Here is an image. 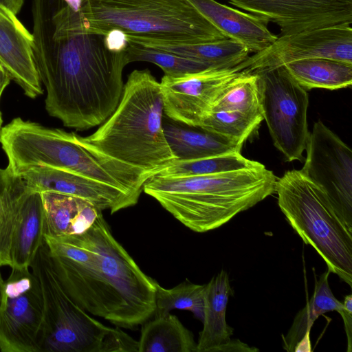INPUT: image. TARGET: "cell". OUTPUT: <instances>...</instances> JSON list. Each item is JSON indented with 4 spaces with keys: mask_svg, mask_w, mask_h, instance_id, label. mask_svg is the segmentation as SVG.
I'll return each instance as SVG.
<instances>
[{
    "mask_svg": "<svg viewBox=\"0 0 352 352\" xmlns=\"http://www.w3.org/2000/svg\"><path fill=\"white\" fill-rule=\"evenodd\" d=\"M241 63L178 76L164 75L160 82L164 113L175 122L199 127L228 85L243 72Z\"/></svg>",
    "mask_w": 352,
    "mask_h": 352,
    "instance_id": "7c38bea8",
    "label": "cell"
},
{
    "mask_svg": "<svg viewBox=\"0 0 352 352\" xmlns=\"http://www.w3.org/2000/svg\"><path fill=\"white\" fill-rule=\"evenodd\" d=\"M310 330L307 331L302 339L296 344L294 351L295 352H309L311 351L310 343Z\"/></svg>",
    "mask_w": 352,
    "mask_h": 352,
    "instance_id": "d590c367",
    "label": "cell"
},
{
    "mask_svg": "<svg viewBox=\"0 0 352 352\" xmlns=\"http://www.w3.org/2000/svg\"><path fill=\"white\" fill-rule=\"evenodd\" d=\"M164 114L160 83L148 69H135L113 113L80 139L96 151L155 175L177 161L164 135Z\"/></svg>",
    "mask_w": 352,
    "mask_h": 352,
    "instance_id": "5b68a950",
    "label": "cell"
},
{
    "mask_svg": "<svg viewBox=\"0 0 352 352\" xmlns=\"http://www.w3.org/2000/svg\"><path fill=\"white\" fill-rule=\"evenodd\" d=\"M155 309L153 317L168 314L171 310L191 311L202 321L204 316L205 285H197L185 280L178 285L166 289L155 280Z\"/></svg>",
    "mask_w": 352,
    "mask_h": 352,
    "instance_id": "83f0119b",
    "label": "cell"
},
{
    "mask_svg": "<svg viewBox=\"0 0 352 352\" xmlns=\"http://www.w3.org/2000/svg\"><path fill=\"white\" fill-rule=\"evenodd\" d=\"M258 351V349L251 347L239 339H230L227 342L214 348L212 352H255Z\"/></svg>",
    "mask_w": 352,
    "mask_h": 352,
    "instance_id": "836d02e7",
    "label": "cell"
},
{
    "mask_svg": "<svg viewBox=\"0 0 352 352\" xmlns=\"http://www.w3.org/2000/svg\"><path fill=\"white\" fill-rule=\"evenodd\" d=\"M19 177L32 191L82 198L102 211L109 210L111 214L135 205L139 199V197L122 189L59 168L36 166Z\"/></svg>",
    "mask_w": 352,
    "mask_h": 352,
    "instance_id": "9a60e30c",
    "label": "cell"
},
{
    "mask_svg": "<svg viewBox=\"0 0 352 352\" xmlns=\"http://www.w3.org/2000/svg\"><path fill=\"white\" fill-rule=\"evenodd\" d=\"M187 1L226 38L242 44L250 53L264 50L278 38L267 23L254 14L215 0Z\"/></svg>",
    "mask_w": 352,
    "mask_h": 352,
    "instance_id": "e0dca14e",
    "label": "cell"
},
{
    "mask_svg": "<svg viewBox=\"0 0 352 352\" xmlns=\"http://www.w3.org/2000/svg\"><path fill=\"white\" fill-rule=\"evenodd\" d=\"M41 193L45 234L52 236L80 234L91 226L102 212L82 198L52 192Z\"/></svg>",
    "mask_w": 352,
    "mask_h": 352,
    "instance_id": "ffe728a7",
    "label": "cell"
},
{
    "mask_svg": "<svg viewBox=\"0 0 352 352\" xmlns=\"http://www.w3.org/2000/svg\"><path fill=\"white\" fill-rule=\"evenodd\" d=\"M302 175L329 199L352 226V151L336 133L318 120L309 132Z\"/></svg>",
    "mask_w": 352,
    "mask_h": 352,
    "instance_id": "8fae6325",
    "label": "cell"
},
{
    "mask_svg": "<svg viewBox=\"0 0 352 352\" xmlns=\"http://www.w3.org/2000/svg\"><path fill=\"white\" fill-rule=\"evenodd\" d=\"M9 171L20 176L36 166L59 168L109 184L140 197L152 174L96 151L80 135L15 118L0 131Z\"/></svg>",
    "mask_w": 352,
    "mask_h": 352,
    "instance_id": "277c9868",
    "label": "cell"
},
{
    "mask_svg": "<svg viewBox=\"0 0 352 352\" xmlns=\"http://www.w3.org/2000/svg\"><path fill=\"white\" fill-rule=\"evenodd\" d=\"M12 80L11 76L8 72L0 64V100L4 89Z\"/></svg>",
    "mask_w": 352,
    "mask_h": 352,
    "instance_id": "8d00e7d4",
    "label": "cell"
},
{
    "mask_svg": "<svg viewBox=\"0 0 352 352\" xmlns=\"http://www.w3.org/2000/svg\"><path fill=\"white\" fill-rule=\"evenodd\" d=\"M267 23L280 36L352 23V0H227Z\"/></svg>",
    "mask_w": 352,
    "mask_h": 352,
    "instance_id": "5bb4252c",
    "label": "cell"
},
{
    "mask_svg": "<svg viewBox=\"0 0 352 352\" xmlns=\"http://www.w3.org/2000/svg\"><path fill=\"white\" fill-rule=\"evenodd\" d=\"M142 324L138 352H197L193 334L175 315L154 317Z\"/></svg>",
    "mask_w": 352,
    "mask_h": 352,
    "instance_id": "cb8c5ba5",
    "label": "cell"
},
{
    "mask_svg": "<svg viewBox=\"0 0 352 352\" xmlns=\"http://www.w3.org/2000/svg\"><path fill=\"white\" fill-rule=\"evenodd\" d=\"M344 307L338 313L343 319L345 332L347 338V351H352V295L344 297Z\"/></svg>",
    "mask_w": 352,
    "mask_h": 352,
    "instance_id": "1f68e13d",
    "label": "cell"
},
{
    "mask_svg": "<svg viewBox=\"0 0 352 352\" xmlns=\"http://www.w3.org/2000/svg\"><path fill=\"white\" fill-rule=\"evenodd\" d=\"M0 300V351L42 352L43 303L30 269H11Z\"/></svg>",
    "mask_w": 352,
    "mask_h": 352,
    "instance_id": "30bf717a",
    "label": "cell"
},
{
    "mask_svg": "<svg viewBox=\"0 0 352 352\" xmlns=\"http://www.w3.org/2000/svg\"><path fill=\"white\" fill-rule=\"evenodd\" d=\"M45 233V218L41 193L28 189L24 184L11 241V269H30L38 249L44 243Z\"/></svg>",
    "mask_w": 352,
    "mask_h": 352,
    "instance_id": "ac0fdd59",
    "label": "cell"
},
{
    "mask_svg": "<svg viewBox=\"0 0 352 352\" xmlns=\"http://www.w3.org/2000/svg\"><path fill=\"white\" fill-rule=\"evenodd\" d=\"M278 204L305 243L321 256L327 269L352 287V226L328 197L300 170L276 179Z\"/></svg>",
    "mask_w": 352,
    "mask_h": 352,
    "instance_id": "52a82bcc",
    "label": "cell"
},
{
    "mask_svg": "<svg viewBox=\"0 0 352 352\" xmlns=\"http://www.w3.org/2000/svg\"><path fill=\"white\" fill-rule=\"evenodd\" d=\"M126 49L129 63L145 61L160 67L164 75L178 76L214 69L203 62L184 57L162 50L127 42Z\"/></svg>",
    "mask_w": 352,
    "mask_h": 352,
    "instance_id": "f546056e",
    "label": "cell"
},
{
    "mask_svg": "<svg viewBox=\"0 0 352 352\" xmlns=\"http://www.w3.org/2000/svg\"><path fill=\"white\" fill-rule=\"evenodd\" d=\"M87 31L118 30L138 38L201 43L226 38L187 0H82L79 10Z\"/></svg>",
    "mask_w": 352,
    "mask_h": 352,
    "instance_id": "8992f818",
    "label": "cell"
},
{
    "mask_svg": "<svg viewBox=\"0 0 352 352\" xmlns=\"http://www.w3.org/2000/svg\"><path fill=\"white\" fill-rule=\"evenodd\" d=\"M281 66L305 89L335 90L352 85V64L347 63L329 58H309Z\"/></svg>",
    "mask_w": 352,
    "mask_h": 352,
    "instance_id": "603a6c76",
    "label": "cell"
},
{
    "mask_svg": "<svg viewBox=\"0 0 352 352\" xmlns=\"http://www.w3.org/2000/svg\"><path fill=\"white\" fill-rule=\"evenodd\" d=\"M263 120L287 162L301 161L309 131V95L283 66L256 71Z\"/></svg>",
    "mask_w": 352,
    "mask_h": 352,
    "instance_id": "9c48e42d",
    "label": "cell"
},
{
    "mask_svg": "<svg viewBox=\"0 0 352 352\" xmlns=\"http://www.w3.org/2000/svg\"><path fill=\"white\" fill-rule=\"evenodd\" d=\"M30 270L43 303L42 352H114L120 328L103 324L74 301L56 275L45 241Z\"/></svg>",
    "mask_w": 352,
    "mask_h": 352,
    "instance_id": "ba28073f",
    "label": "cell"
},
{
    "mask_svg": "<svg viewBox=\"0 0 352 352\" xmlns=\"http://www.w3.org/2000/svg\"><path fill=\"white\" fill-rule=\"evenodd\" d=\"M177 123L163 122L166 139L177 161L240 152L243 146L241 143L200 127Z\"/></svg>",
    "mask_w": 352,
    "mask_h": 352,
    "instance_id": "d6986e66",
    "label": "cell"
},
{
    "mask_svg": "<svg viewBox=\"0 0 352 352\" xmlns=\"http://www.w3.org/2000/svg\"><path fill=\"white\" fill-rule=\"evenodd\" d=\"M127 42L141 44L206 63L214 69L234 67L245 60L250 52L242 44L225 38L201 43H176L148 41L125 34Z\"/></svg>",
    "mask_w": 352,
    "mask_h": 352,
    "instance_id": "7402d4cb",
    "label": "cell"
},
{
    "mask_svg": "<svg viewBox=\"0 0 352 352\" xmlns=\"http://www.w3.org/2000/svg\"><path fill=\"white\" fill-rule=\"evenodd\" d=\"M24 184L19 176L0 168V267L10 266V251L19 197Z\"/></svg>",
    "mask_w": 352,
    "mask_h": 352,
    "instance_id": "4316f807",
    "label": "cell"
},
{
    "mask_svg": "<svg viewBox=\"0 0 352 352\" xmlns=\"http://www.w3.org/2000/svg\"><path fill=\"white\" fill-rule=\"evenodd\" d=\"M309 58H329L352 64V28L342 23L282 35L268 47L242 62L243 71L265 68Z\"/></svg>",
    "mask_w": 352,
    "mask_h": 352,
    "instance_id": "4fadbf2b",
    "label": "cell"
},
{
    "mask_svg": "<svg viewBox=\"0 0 352 352\" xmlns=\"http://www.w3.org/2000/svg\"><path fill=\"white\" fill-rule=\"evenodd\" d=\"M4 281L1 275L0 274V300L1 298L3 287H4Z\"/></svg>",
    "mask_w": 352,
    "mask_h": 352,
    "instance_id": "74e56055",
    "label": "cell"
},
{
    "mask_svg": "<svg viewBox=\"0 0 352 352\" xmlns=\"http://www.w3.org/2000/svg\"><path fill=\"white\" fill-rule=\"evenodd\" d=\"M261 165L258 162L245 158L240 152H232L194 160L176 161L156 175L168 178L207 175L255 168Z\"/></svg>",
    "mask_w": 352,
    "mask_h": 352,
    "instance_id": "484cf974",
    "label": "cell"
},
{
    "mask_svg": "<svg viewBox=\"0 0 352 352\" xmlns=\"http://www.w3.org/2000/svg\"><path fill=\"white\" fill-rule=\"evenodd\" d=\"M105 43L107 47L114 52L124 51L128 43L125 38V34L118 30H113L105 34Z\"/></svg>",
    "mask_w": 352,
    "mask_h": 352,
    "instance_id": "d6a6232c",
    "label": "cell"
},
{
    "mask_svg": "<svg viewBox=\"0 0 352 352\" xmlns=\"http://www.w3.org/2000/svg\"><path fill=\"white\" fill-rule=\"evenodd\" d=\"M236 111L263 117L257 75L243 71L235 78L214 103L211 111Z\"/></svg>",
    "mask_w": 352,
    "mask_h": 352,
    "instance_id": "f1b7e54d",
    "label": "cell"
},
{
    "mask_svg": "<svg viewBox=\"0 0 352 352\" xmlns=\"http://www.w3.org/2000/svg\"><path fill=\"white\" fill-rule=\"evenodd\" d=\"M1 16H6L8 17L4 13H3L1 10H0V17ZM10 19V18H9Z\"/></svg>",
    "mask_w": 352,
    "mask_h": 352,
    "instance_id": "ab89813d",
    "label": "cell"
},
{
    "mask_svg": "<svg viewBox=\"0 0 352 352\" xmlns=\"http://www.w3.org/2000/svg\"><path fill=\"white\" fill-rule=\"evenodd\" d=\"M23 4V0H0V10L13 21L19 22L17 14Z\"/></svg>",
    "mask_w": 352,
    "mask_h": 352,
    "instance_id": "e575fe53",
    "label": "cell"
},
{
    "mask_svg": "<svg viewBox=\"0 0 352 352\" xmlns=\"http://www.w3.org/2000/svg\"><path fill=\"white\" fill-rule=\"evenodd\" d=\"M2 124H3V119H2L1 112L0 111V131L2 128Z\"/></svg>",
    "mask_w": 352,
    "mask_h": 352,
    "instance_id": "f35d334b",
    "label": "cell"
},
{
    "mask_svg": "<svg viewBox=\"0 0 352 352\" xmlns=\"http://www.w3.org/2000/svg\"><path fill=\"white\" fill-rule=\"evenodd\" d=\"M44 241L61 284L87 313L125 329L153 316L155 280L114 238L102 212L83 232L62 236L45 233Z\"/></svg>",
    "mask_w": 352,
    "mask_h": 352,
    "instance_id": "7a4b0ae2",
    "label": "cell"
},
{
    "mask_svg": "<svg viewBox=\"0 0 352 352\" xmlns=\"http://www.w3.org/2000/svg\"><path fill=\"white\" fill-rule=\"evenodd\" d=\"M277 177L258 167L217 174L168 178L153 175L143 190L196 232L228 223L275 192Z\"/></svg>",
    "mask_w": 352,
    "mask_h": 352,
    "instance_id": "3957f363",
    "label": "cell"
},
{
    "mask_svg": "<svg viewBox=\"0 0 352 352\" xmlns=\"http://www.w3.org/2000/svg\"><path fill=\"white\" fill-rule=\"evenodd\" d=\"M0 64L23 91L36 98L43 89L33 52V36L23 23L0 17Z\"/></svg>",
    "mask_w": 352,
    "mask_h": 352,
    "instance_id": "2e32d148",
    "label": "cell"
},
{
    "mask_svg": "<svg viewBox=\"0 0 352 352\" xmlns=\"http://www.w3.org/2000/svg\"><path fill=\"white\" fill-rule=\"evenodd\" d=\"M331 272L327 269L315 281L314 294L306 306L296 316L294 322L285 336H283L284 349L294 351L298 342L307 331H311L318 318L329 311H340L343 302L339 301L333 294L328 281Z\"/></svg>",
    "mask_w": 352,
    "mask_h": 352,
    "instance_id": "d4e9b609",
    "label": "cell"
},
{
    "mask_svg": "<svg viewBox=\"0 0 352 352\" xmlns=\"http://www.w3.org/2000/svg\"><path fill=\"white\" fill-rule=\"evenodd\" d=\"M231 292L229 277L224 270L206 284L203 329L197 342V352H212L214 348L231 339L233 329L226 319Z\"/></svg>",
    "mask_w": 352,
    "mask_h": 352,
    "instance_id": "44dd1931",
    "label": "cell"
},
{
    "mask_svg": "<svg viewBox=\"0 0 352 352\" xmlns=\"http://www.w3.org/2000/svg\"><path fill=\"white\" fill-rule=\"evenodd\" d=\"M33 52L47 95L45 107L78 131L102 124L117 108L124 89L126 50L114 52L105 34L84 29L79 11L64 0H32Z\"/></svg>",
    "mask_w": 352,
    "mask_h": 352,
    "instance_id": "6da1fadb",
    "label": "cell"
},
{
    "mask_svg": "<svg viewBox=\"0 0 352 352\" xmlns=\"http://www.w3.org/2000/svg\"><path fill=\"white\" fill-rule=\"evenodd\" d=\"M263 120L236 111H211L199 126L243 144Z\"/></svg>",
    "mask_w": 352,
    "mask_h": 352,
    "instance_id": "4dcf8cb0",
    "label": "cell"
}]
</instances>
